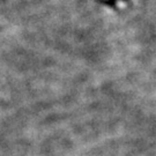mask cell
Returning a JSON list of instances; mask_svg holds the SVG:
<instances>
[{
    "instance_id": "cell-1",
    "label": "cell",
    "mask_w": 156,
    "mask_h": 156,
    "mask_svg": "<svg viewBox=\"0 0 156 156\" xmlns=\"http://www.w3.org/2000/svg\"><path fill=\"white\" fill-rule=\"evenodd\" d=\"M124 1H127V0H124Z\"/></svg>"
}]
</instances>
